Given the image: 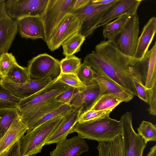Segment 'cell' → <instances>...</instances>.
<instances>
[{
    "label": "cell",
    "mask_w": 156,
    "mask_h": 156,
    "mask_svg": "<svg viewBox=\"0 0 156 156\" xmlns=\"http://www.w3.org/2000/svg\"><path fill=\"white\" fill-rule=\"evenodd\" d=\"M140 59L120 51L113 40H104L84 58L83 62L96 73L113 81L137 96L132 79L136 76L134 66Z\"/></svg>",
    "instance_id": "cell-1"
},
{
    "label": "cell",
    "mask_w": 156,
    "mask_h": 156,
    "mask_svg": "<svg viewBox=\"0 0 156 156\" xmlns=\"http://www.w3.org/2000/svg\"><path fill=\"white\" fill-rule=\"evenodd\" d=\"M74 131L83 138L96 140L98 142H107L122 135L120 120L109 117L101 119L83 122H77Z\"/></svg>",
    "instance_id": "cell-2"
},
{
    "label": "cell",
    "mask_w": 156,
    "mask_h": 156,
    "mask_svg": "<svg viewBox=\"0 0 156 156\" xmlns=\"http://www.w3.org/2000/svg\"><path fill=\"white\" fill-rule=\"evenodd\" d=\"M64 117L58 116L27 130L19 140L20 156L35 155L41 152L48 138L58 127Z\"/></svg>",
    "instance_id": "cell-3"
},
{
    "label": "cell",
    "mask_w": 156,
    "mask_h": 156,
    "mask_svg": "<svg viewBox=\"0 0 156 156\" xmlns=\"http://www.w3.org/2000/svg\"><path fill=\"white\" fill-rule=\"evenodd\" d=\"M75 0H48L41 16L45 30V41L47 43L54 31L65 17L71 13Z\"/></svg>",
    "instance_id": "cell-4"
},
{
    "label": "cell",
    "mask_w": 156,
    "mask_h": 156,
    "mask_svg": "<svg viewBox=\"0 0 156 156\" xmlns=\"http://www.w3.org/2000/svg\"><path fill=\"white\" fill-rule=\"evenodd\" d=\"M120 120L122 130V156H143L147 144L133 129L132 112L125 113Z\"/></svg>",
    "instance_id": "cell-5"
},
{
    "label": "cell",
    "mask_w": 156,
    "mask_h": 156,
    "mask_svg": "<svg viewBox=\"0 0 156 156\" xmlns=\"http://www.w3.org/2000/svg\"><path fill=\"white\" fill-rule=\"evenodd\" d=\"M27 68L30 79L58 78L61 73L60 61L44 53L33 58L28 62Z\"/></svg>",
    "instance_id": "cell-6"
},
{
    "label": "cell",
    "mask_w": 156,
    "mask_h": 156,
    "mask_svg": "<svg viewBox=\"0 0 156 156\" xmlns=\"http://www.w3.org/2000/svg\"><path fill=\"white\" fill-rule=\"evenodd\" d=\"M81 24L82 20L79 15L73 13L66 15L46 43L49 50L53 51L58 49L67 39L79 33Z\"/></svg>",
    "instance_id": "cell-7"
},
{
    "label": "cell",
    "mask_w": 156,
    "mask_h": 156,
    "mask_svg": "<svg viewBox=\"0 0 156 156\" xmlns=\"http://www.w3.org/2000/svg\"><path fill=\"white\" fill-rule=\"evenodd\" d=\"M57 78L37 93L22 99L18 104L17 108L19 112L54 99L66 90L69 86L59 82L57 80Z\"/></svg>",
    "instance_id": "cell-8"
},
{
    "label": "cell",
    "mask_w": 156,
    "mask_h": 156,
    "mask_svg": "<svg viewBox=\"0 0 156 156\" xmlns=\"http://www.w3.org/2000/svg\"><path fill=\"white\" fill-rule=\"evenodd\" d=\"M48 0H8L5 2L8 15L17 20L27 16H41Z\"/></svg>",
    "instance_id": "cell-9"
},
{
    "label": "cell",
    "mask_w": 156,
    "mask_h": 156,
    "mask_svg": "<svg viewBox=\"0 0 156 156\" xmlns=\"http://www.w3.org/2000/svg\"><path fill=\"white\" fill-rule=\"evenodd\" d=\"M139 24L137 13L129 16L117 42H115L119 50L127 55H134L139 37Z\"/></svg>",
    "instance_id": "cell-10"
},
{
    "label": "cell",
    "mask_w": 156,
    "mask_h": 156,
    "mask_svg": "<svg viewBox=\"0 0 156 156\" xmlns=\"http://www.w3.org/2000/svg\"><path fill=\"white\" fill-rule=\"evenodd\" d=\"M114 3L101 6L89 3L82 9L72 12L79 15L82 20L79 33L86 38L91 35L106 11Z\"/></svg>",
    "instance_id": "cell-11"
},
{
    "label": "cell",
    "mask_w": 156,
    "mask_h": 156,
    "mask_svg": "<svg viewBox=\"0 0 156 156\" xmlns=\"http://www.w3.org/2000/svg\"><path fill=\"white\" fill-rule=\"evenodd\" d=\"M5 1L0 3V56L8 52L17 32L16 20L7 14Z\"/></svg>",
    "instance_id": "cell-12"
},
{
    "label": "cell",
    "mask_w": 156,
    "mask_h": 156,
    "mask_svg": "<svg viewBox=\"0 0 156 156\" xmlns=\"http://www.w3.org/2000/svg\"><path fill=\"white\" fill-rule=\"evenodd\" d=\"M53 80L50 77L42 79H30L28 83L23 84L14 83L5 77L2 85L15 96L21 98L28 97L44 88Z\"/></svg>",
    "instance_id": "cell-13"
},
{
    "label": "cell",
    "mask_w": 156,
    "mask_h": 156,
    "mask_svg": "<svg viewBox=\"0 0 156 156\" xmlns=\"http://www.w3.org/2000/svg\"><path fill=\"white\" fill-rule=\"evenodd\" d=\"M103 94V91L101 86L96 82L79 89L69 104L74 108H80L82 113L89 110Z\"/></svg>",
    "instance_id": "cell-14"
},
{
    "label": "cell",
    "mask_w": 156,
    "mask_h": 156,
    "mask_svg": "<svg viewBox=\"0 0 156 156\" xmlns=\"http://www.w3.org/2000/svg\"><path fill=\"white\" fill-rule=\"evenodd\" d=\"M141 0H118L106 11L96 27L104 26L112 20L124 15L137 13Z\"/></svg>",
    "instance_id": "cell-15"
},
{
    "label": "cell",
    "mask_w": 156,
    "mask_h": 156,
    "mask_svg": "<svg viewBox=\"0 0 156 156\" xmlns=\"http://www.w3.org/2000/svg\"><path fill=\"white\" fill-rule=\"evenodd\" d=\"M17 31L23 37L45 41L44 25L40 16H27L16 20Z\"/></svg>",
    "instance_id": "cell-16"
},
{
    "label": "cell",
    "mask_w": 156,
    "mask_h": 156,
    "mask_svg": "<svg viewBox=\"0 0 156 156\" xmlns=\"http://www.w3.org/2000/svg\"><path fill=\"white\" fill-rule=\"evenodd\" d=\"M50 156H79L88 151L89 147L84 139L77 135L56 143Z\"/></svg>",
    "instance_id": "cell-17"
},
{
    "label": "cell",
    "mask_w": 156,
    "mask_h": 156,
    "mask_svg": "<svg viewBox=\"0 0 156 156\" xmlns=\"http://www.w3.org/2000/svg\"><path fill=\"white\" fill-rule=\"evenodd\" d=\"M81 111L80 108L72 110L65 117L57 128L48 138L46 145L57 143L66 139L68 134L74 132V127Z\"/></svg>",
    "instance_id": "cell-18"
},
{
    "label": "cell",
    "mask_w": 156,
    "mask_h": 156,
    "mask_svg": "<svg viewBox=\"0 0 156 156\" xmlns=\"http://www.w3.org/2000/svg\"><path fill=\"white\" fill-rule=\"evenodd\" d=\"M64 104L55 99L19 112L20 116L27 127L28 130H30L33 126L42 117Z\"/></svg>",
    "instance_id": "cell-19"
},
{
    "label": "cell",
    "mask_w": 156,
    "mask_h": 156,
    "mask_svg": "<svg viewBox=\"0 0 156 156\" xmlns=\"http://www.w3.org/2000/svg\"><path fill=\"white\" fill-rule=\"evenodd\" d=\"M28 129L20 116L15 120L4 135L0 138V155L19 140Z\"/></svg>",
    "instance_id": "cell-20"
},
{
    "label": "cell",
    "mask_w": 156,
    "mask_h": 156,
    "mask_svg": "<svg viewBox=\"0 0 156 156\" xmlns=\"http://www.w3.org/2000/svg\"><path fill=\"white\" fill-rule=\"evenodd\" d=\"M156 31V18H151L145 25L138 39L133 57L141 59L146 55Z\"/></svg>",
    "instance_id": "cell-21"
},
{
    "label": "cell",
    "mask_w": 156,
    "mask_h": 156,
    "mask_svg": "<svg viewBox=\"0 0 156 156\" xmlns=\"http://www.w3.org/2000/svg\"><path fill=\"white\" fill-rule=\"evenodd\" d=\"M94 73L95 80L101 86L103 94H113L125 102H128L133 98L134 96L129 91L106 77Z\"/></svg>",
    "instance_id": "cell-22"
},
{
    "label": "cell",
    "mask_w": 156,
    "mask_h": 156,
    "mask_svg": "<svg viewBox=\"0 0 156 156\" xmlns=\"http://www.w3.org/2000/svg\"><path fill=\"white\" fill-rule=\"evenodd\" d=\"M97 148L98 156H122V135L107 142H98Z\"/></svg>",
    "instance_id": "cell-23"
},
{
    "label": "cell",
    "mask_w": 156,
    "mask_h": 156,
    "mask_svg": "<svg viewBox=\"0 0 156 156\" xmlns=\"http://www.w3.org/2000/svg\"><path fill=\"white\" fill-rule=\"evenodd\" d=\"M124 15L108 23L104 26L103 35L107 40H113L123 30L129 16Z\"/></svg>",
    "instance_id": "cell-24"
},
{
    "label": "cell",
    "mask_w": 156,
    "mask_h": 156,
    "mask_svg": "<svg viewBox=\"0 0 156 156\" xmlns=\"http://www.w3.org/2000/svg\"><path fill=\"white\" fill-rule=\"evenodd\" d=\"M20 116L17 108L0 109V138L5 133L15 120Z\"/></svg>",
    "instance_id": "cell-25"
},
{
    "label": "cell",
    "mask_w": 156,
    "mask_h": 156,
    "mask_svg": "<svg viewBox=\"0 0 156 156\" xmlns=\"http://www.w3.org/2000/svg\"><path fill=\"white\" fill-rule=\"evenodd\" d=\"M123 101L110 94H104L101 95L89 110H103L110 109L113 110Z\"/></svg>",
    "instance_id": "cell-26"
},
{
    "label": "cell",
    "mask_w": 156,
    "mask_h": 156,
    "mask_svg": "<svg viewBox=\"0 0 156 156\" xmlns=\"http://www.w3.org/2000/svg\"><path fill=\"white\" fill-rule=\"evenodd\" d=\"M86 37L79 33L69 38L61 45L63 55L66 57L71 56L79 51Z\"/></svg>",
    "instance_id": "cell-27"
},
{
    "label": "cell",
    "mask_w": 156,
    "mask_h": 156,
    "mask_svg": "<svg viewBox=\"0 0 156 156\" xmlns=\"http://www.w3.org/2000/svg\"><path fill=\"white\" fill-rule=\"evenodd\" d=\"M6 77L16 83L23 84L30 80L27 67H24L15 63L9 71Z\"/></svg>",
    "instance_id": "cell-28"
},
{
    "label": "cell",
    "mask_w": 156,
    "mask_h": 156,
    "mask_svg": "<svg viewBox=\"0 0 156 156\" xmlns=\"http://www.w3.org/2000/svg\"><path fill=\"white\" fill-rule=\"evenodd\" d=\"M149 61L147 75L144 86L147 89L152 88L156 83V42L148 51Z\"/></svg>",
    "instance_id": "cell-29"
},
{
    "label": "cell",
    "mask_w": 156,
    "mask_h": 156,
    "mask_svg": "<svg viewBox=\"0 0 156 156\" xmlns=\"http://www.w3.org/2000/svg\"><path fill=\"white\" fill-rule=\"evenodd\" d=\"M81 64V59L74 55L66 57L60 61V73L76 74Z\"/></svg>",
    "instance_id": "cell-30"
},
{
    "label": "cell",
    "mask_w": 156,
    "mask_h": 156,
    "mask_svg": "<svg viewBox=\"0 0 156 156\" xmlns=\"http://www.w3.org/2000/svg\"><path fill=\"white\" fill-rule=\"evenodd\" d=\"M21 99L13 95L2 83L0 84V109L9 107L17 108L18 103Z\"/></svg>",
    "instance_id": "cell-31"
},
{
    "label": "cell",
    "mask_w": 156,
    "mask_h": 156,
    "mask_svg": "<svg viewBox=\"0 0 156 156\" xmlns=\"http://www.w3.org/2000/svg\"><path fill=\"white\" fill-rule=\"evenodd\" d=\"M138 134L147 144L150 141H156V126L150 122L143 121L137 129Z\"/></svg>",
    "instance_id": "cell-32"
},
{
    "label": "cell",
    "mask_w": 156,
    "mask_h": 156,
    "mask_svg": "<svg viewBox=\"0 0 156 156\" xmlns=\"http://www.w3.org/2000/svg\"><path fill=\"white\" fill-rule=\"evenodd\" d=\"M73 108L69 104H64L62 105L42 117L33 126L30 130L35 128L41 124L58 116H65Z\"/></svg>",
    "instance_id": "cell-33"
},
{
    "label": "cell",
    "mask_w": 156,
    "mask_h": 156,
    "mask_svg": "<svg viewBox=\"0 0 156 156\" xmlns=\"http://www.w3.org/2000/svg\"><path fill=\"white\" fill-rule=\"evenodd\" d=\"M76 75L86 86L96 82L94 72L89 66L83 62L81 63Z\"/></svg>",
    "instance_id": "cell-34"
},
{
    "label": "cell",
    "mask_w": 156,
    "mask_h": 156,
    "mask_svg": "<svg viewBox=\"0 0 156 156\" xmlns=\"http://www.w3.org/2000/svg\"><path fill=\"white\" fill-rule=\"evenodd\" d=\"M112 111L110 109L99 111L88 110L80 115L77 122L93 121L109 117L110 113Z\"/></svg>",
    "instance_id": "cell-35"
},
{
    "label": "cell",
    "mask_w": 156,
    "mask_h": 156,
    "mask_svg": "<svg viewBox=\"0 0 156 156\" xmlns=\"http://www.w3.org/2000/svg\"><path fill=\"white\" fill-rule=\"evenodd\" d=\"M149 61V55L147 51L145 56L139 60L134 66L137 77L141 80L144 85L147 75Z\"/></svg>",
    "instance_id": "cell-36"
},
{
    "label": "cell",
    "mask_w": 156,
    "mask_h": 156,
    "mask_svg": "<svg viewBox=\"0 0 156 156\" xmlns=\"http://www.w3.org/2000/svg\"><path fill=\"white\" fill-rule=\"evenodd\" d=\"M57 79L61 83L78 89H82L86 86L76 74L60 73Z\"/></svg>",
    "instance_id": "cell-37"
},
{
    "label": "cell",
    "mask_w": 156,
    "mask_h": 156,
    "mask_svg": "<svg viewBox=\"0 0 156 156\" xmlns=\"http://www.w3.org/2000/svg\"><path fill=\"white\" fill-rule=\"evenodd\" d=\"M0 56V69L2 75L5 77L10 69L17 61L15 56L12 53L7 52Z\"/></svg>",
    "instance_id": "cell-38"
},
{
    "label": "cell",
    "mask_w": 156,
    "mask_h": 156,
    "mask_svg": "<svg viewBox=\"0 0 156 156\" xmlns=\"http://www.w3.org/2000/svg\"><path fill=\"white\" fill-rule=\"evenodd\" d=\"M132 81L139 98L145 102H148V93L147 89L137 77H134Z\"/></svg>",
    "instance_id": "cell-39"
},
{
    "label": "cell",
    "mask_w": 156,
    "mask_h": 156,
    "mask_svg": "<svg viewBox=\"0 0 156 156\" xmlns=\"http://www.w3.org/2000/svg\"><path fill=\"white\" fill-rule=\"evenodd\" d=\"M148 102L149 107L148 110L149 114L156 115V83L151 88L147 89Z\"/></svg>",
    "instance_id": "cell-40"
},
{
    "label": "cell",
    "mask_w": 156,
    "mask_h": 156,
    "mask_svg": "<svg viewBox=\"0 0 156 156\" xmlns=\"http://www.w3.org/2000/svg\"><path fill=\"white\" fill-rule=\"evenodd\" d=\"M79 89L69 86L66 90L56 97L55 99L64 104H69L73 95Z\"/></svg>",
    "instance_id": "cell-41"
},
{
    "label": "cell",
    "mask_w": 156,
    "mask_h": 156,
    "mask_svg": "<svg viewBox=\"0 0 156 156\" xmlns=\"http://www.w3.org/2000/svg\"><path fill=\"white\" fill-rule=\"evenodd\" d=\"M0 156H20L19 140L2 153Z\"/></svg>",
    "instance_id": "cell-42"
},
{
    "label": "cell",
    "mask_w": 156,
    "mask_h": 156,
    "mask_svg": "<svg viewBox=\"0 0 156 156\" xmlns=\"http://www.w3.org/2000/svg\"><path fill=\"white\" fill-rule=\"evenodd\" d=\"M90 1L91 0H75L71 13L84 8L87 5Z\"/></svg>",
    "instance_id": "cell-43"
},
{
    "label": "cell",
    "mask_w": 156,
    "mask_h": 156,
    "mask_svg": "<svg viewBox=\"0 0 156 156\" xmlns=\"http://www.w3.org/2000/svg\"><path fill=\"white\" fill-rule=\"evenodd\" d=\"M118 0H91L90 4L97 5H108L115 2Z\"/></svg>",
    "instance_id": "cell-44"
},
{
    "label": "cell",
    "mask_w": 156,
    "mask_h": 156,
    "mask_svg": "<svg viewBox=\"0 0 156 156\" xmlns=\"http://www.w3.org/2000/svg\"><path fill=\"white\" fill-rule=\"evenodd\" d=\"M147 156H156V144H155L151 148Z\"/></svg>",
    "instance_id": "cell-45"
},
{
    "label": "cell",
    "mask_w": 156,
    "mask_h": 156,
    "mask_svg": "<svg viewBox=\"0 0 156 156\" xmlns=\"http://www.w3.org/2000/svg\"><path fill=\"white\" fill-rule=\"evenodd\" d=\"M1 57L0 56V62ZM5 77L2 75L0 69V84H2V82L3 80Z\"/></svg>",
    "instance_id": "cell-46"
},
{
    "label": "cell",
    "mask_w": 156,
    "mask_h": 156,
    "mask_svg": "<svg viewBox=\"0 0 156 156\" xmlns=\"http://www.w3.org/2000/svg\"><path fill=\"white\" fill-rule=\"evenodd\" d=\"M5 1V0H0V3H2V2L4 1Z\"/></svg>",
    "instance_id": "cell-47"
},
{
    "label": "cell",
    "mask_w": 156,
    "mask_h": 156,
    "mask_svg": "<svg viewBox=\"0 0 156 156\" xmlns=\"http://www.w3.org/2000/svg\"><path fill=\"white\" fill-rule=\"evenodd\" d=\"M35 156V155H31V156Z\"/></svg>",
    "instance_id": "cell-48"
}]
</instances>
